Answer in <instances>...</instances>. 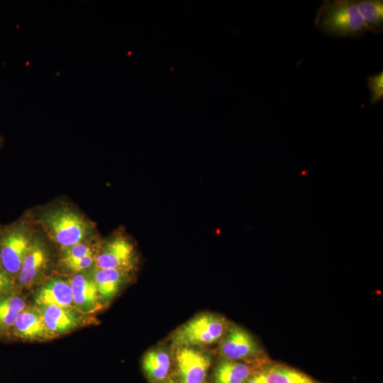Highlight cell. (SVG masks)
<instances>
[{
	"mask_svg": "<svg viewBox=\"0 0 383 383\" xmlns=\"http://www.w3.org/2000/svg\"><path fill=\"white\" fill-rule=\"evenodd\" d=\"M259 371L266 383H326L285 363L272 360Z\"/></svg>",
	"mask_w": 383,
	"mask_h": 383,
	"instance_id": "cell-17",
	"label": "cell"
},
{
	"mask_svg": "<svg viewBox=\"0 0 383 383\" xmlns=\"http://www.w3.org/2000/svg\"><path fill=\"white\" fill-rule=\"evenodd\" d=\"M91 269L68 277L74 306L85 315L92 314L103 307L98 296Z\"/></svg>",
	"mask_w": 383,
	"mask_h": 383,
	"instance_id": "cell-10",
	"label": "cell"
},
{
	"mask_svg": "<svg viewBox=\"0 0 383 383\" xmlns=\"http://www.w3.org/2000/svg\"><path fill=\"white\" fill-rule=\"evenodd\" d=\"M11 335L23 340H47L51 339L38 307L27 305L18 314Z\"/></svg>",
	"mask_w": 383,
	"mask_h": 383,
	"instance_id": "cell-13",
	"label": "cell"
},
{
	"mask_svg": "<svg viewBox=\"0 0 383 383\" xmlns=\"http://www.w3.org/2000/svg\"><path fill=\"white\" fill-rule=\"evenodd\" d=\"M98 296L103 306L109 304L123 286L128 282L132 273L111 269H91Z\"/></svg>",
	"mask_w": 383,
	"mask_h": 383,
	"instance_id": "cell-15",
	"label": "cell"
},
{
	"mask_svg": "<svg viewBox=\"0 0 383 383\" xmlns=\"http://www.w3.org/2000/svg\"><path fill=\"white\" fill-rule=\"evenodd\" d=\"M2 142H3V140H2V138H1V135H0V147H1V145H2Z\"/></svg>",
	"mask_w": 383,
	"mask_h": 383,
	"instance_id": "cell-24",
	"label": "cell"
},
{
	"mask_svg": "<svg viewBox=\"0 0 383 383\" xmlns=\"http://www.w3.org/2000/svg\"><path fill=\"white\" fill-rule=\"evenodd\" d=\"M218 354L219 358L244 362L257 368L272 360L251 333L231 322L218 343Z\"/></svg>",
	"mask_w": 383,
	"mask_h": 383,
	"instance_id": "cell-6",
	"label": "cell"
},
{
	"mask_svg": "<svg viewBox=\"0 0 383 383\" xmlns=\"http://www.w3.org/2000/svg\"><path fill=\"white\" fill-rule=\"evenodd\" d=\"M101 242L96 235L74 245L59 249L57 267L68 276L91 270L95 265Z\"/></svg>",
	"mask_w": 383,
	"mask_h": 383,
	"instance_id": "cell-9",
	"label": "cell"
},
{
	"mask_svg": "<svg viewBox=\"0 0 383 383\" xmlns=\"http://www.w3.org/2000/svg\"><path fill=\"white\" fill-rule=\"evenodd\" d=\"M230 323L221 315L202 313L174 331L170 339L174 348L187 346L203 348L218 344Z\"/></svg>",
	"mask_w": 383,
	"mask_h": 383,
	"instance_id": "cell-3",
	"label": "cell"
},
{
	"mask_svg": "<svg viewBox=\"0 0 383 383\" xmlns=\"http://www.w3.org/2000/svg\"><path fill=\"white\" fill-rule=\"evenodd\" d=\"M52 243L43 233L35 230L29 250L16 279V288L29 290L48 279L54 265Z\"/></svg>",
	"mask_w": 383,
	"mask_h": 383,
	"instance_id": "cell-5",
	"label": "cell"
},
{
	"mask_svg": "<svg viewBox=\"0 0 383 383\" xmlns=\"http://www.w3.org/2000/svg\"><path fill=\"white\" fill-rule=\"evenodd\" d=\"M0 228H1V226H0Z\"/></svg>",
	"mask_w": 383,
	"mask_h": 383,
	"instance_id": "cell-25",
	"label": "cell"
},
{
	"mask_svg": "<svg viewBox=\"0 0 383 383\" xmlns=\"http://www.w3.org/2000/svg\"><path fill=\"white\" fill-rule=\"evenodd\" d=\"M27 305L17 289L0 297V337L11 335L18 314Z\"/></svg>",
	"mask_w": 383,
	"mask_h": 383,
	"instance_id": "cell-18",
	"label": "cell"
},
{
	"mask_svg": "<svg viewBox=\"0 0 383 383\" xmlns=\"http://www.w3.org/2000/svg\"><path fill=\"white\" fill-rule=\"evenodd\" d=\"M16 289V279L6 272L0 264V297Z\"/></svg>",
	"mask_w": 383,
	"mask_h": 383,
	"instance_id": "cell-21",
	"label": "cell"
},
{
	"mask_svg": "<svg viewBox=\"0 0 383 383\" xmlns=\"http://www.w3.org/2000/svg\"><path fill=\"white\" fill-rule=\"evenodd\" d=\"M314 23L324 33L338 38H358L366 31L364 21L352 0L324 1Z\"/></svg>",
	"mask_w": 383,
	"mask_h": 383,
	"instance_id": "cell-2",
	"label": "cell"
},
{
	"mask_svg": "<svg viewBox=\"0 0 383 383\" xmlns=\"http://www.w3.org/2000/svg\"><path fill=\"white\" fill-rule=\"evenodd\" d=\"M43 318L51 338L69 333L84 323L85 315L77 308H67L56 306H40Z\"/></svg>",
	"mask_w": 383,
	"mask_h": 383,
	"instance_id": "cell-11",
	"label": "cell"
},
{
	"mask_svg": "<svg viewBox=\"0 0 383 383\" xmlns=\"http://www.w3.org/2000/svg\"><path fill=\"white\" fill-rule=\"evenodd\" d=\"M258 369L244 362L218 358L213 365L209 383H245Z\"/></svg>",
	"mask_w": 383,
	"mask_h": 383,
	"instance_id": "cell-16",
	"label": "cell"
},
{
	"mask_svg": "<svg viewBox=\"0 0 383 383\" xmlns=\"http://www.w3.org/2000/svg\"><path fill=\"white\" fill-rule=\"evenodd\" d=\"M35 220L42 232L58 249L96 235L94 223L75 208L65 204L42 208Z\"/></svg>",
	"mask_w": 383,
	"mask_h": 383,
	"instance_id": "cell-1",
	"label": "cell"
},
{
	"mask_svg": "<svg viewBox=\"0 0 383 383\" xmlns=\"http://www.w3.org/2000/svg\"><path fill=\"white\" fill-rule=\"evenodd\" d=\"M138 255L134 242L123 231H117L101 240L94 266L133 273L138 265Z\"/></svg>",
	"mask_w": 383,
	"mask_h": 383,
	"instance_id": "cell-7",
	"label": "cell"
},
{
	"mask_svg": "<svg viewBox=\"0 0 383 383\" xmlns=\"http://www.w3.org/2000/svg\"><path fill=\"white\" fill-rule=\"evenodd\" d=\"M355 3L364 21L366 30L375 34L383 30V1L355 0Z\"/></svg>",
	"mask_w": 383,
	"mask_h": 383,
	"instance_id": "cell-19",
	"label": "cell"
},
{
	"mask_svg": "<svg viewBox=\"0 0 383 383\" xmlns=\"http://www.w3.org/2000/svg\"><path fill=\"white\" fill-rule=\"evenodd\" d=\"M142 368L149 383H160L174 373L173 353L163 346L145 353Z\"/></svg>",
	"mask_w": 383,
	"mask_h": 383,
	"instance_id": "cell-14",
	"label": "cell"
},
{
	"mask_svg": "<svg viewBox=\"0 0 383 383\" xmlns=\"http://www.w3.org/2000/svg\"><path fill=\"white\" fill-rule=\"evenodd\" d=\"M160 383H179L174 373Z\"/></svg>",
	"mask_w": 383,
	"mask_h": 383,
	"instance_id": "cell-23",
	"label": "cell"
},
{
	"mask_svg": "<svg viewBox=\"0 0 383 383\" xmlns=\"http://www.w3.org/2000/svg\"><path fill=\"white\" fill-rule=\"evenodd\" d=\"M260 369L256 370L255 373L246 381L245 383H266L262 377Z\"/></svg>",
	"mask_w": 383,
	"mask_h": 383,
	"instance_id": "cell-22",
	"label": "cell"
},
{
	"mask_svg": "<svg viewBox=\"0 0 383 383\" xmlns=\"http://www.w3.org/2000/svg\"><path fill=\"white\" fill-rule=\"evenodd\" d=\"M173 357L179 383H209L213 365L211 353L200 348L180 346L174 348Z\"/></svg>",
	"mask_w": 383,
	"mask_h": 383,
	"instance_id": "cell-8",
	"label": "cell"
},
{
	"mask_svg": "<svg viewBox=\"0 0 383 383\" xmlns=\"http://www.w3.org/2000/svg\"><path fill=\"white\" fill-rule=\"evenodd\" d=\"M34 304L76 308L68 277L57 276L48 278L40 284L34 295Z\"/></svg>",
	"mask_w": 383,
	"mask_h": 383,
	"instance_id": "cell-12",
	"label": "cell"
},
{
	"mask_svg": "<svg viewBox=\"0 0 383 383\" xmlns=\"http://www.w3.org/2000/svg\"><path fill=\"white\" fill-rule=\"evenodd\" d=\"M367 86L370 91V103L377 104L383 98V72L370 76L367 78Z\"/></svg>",
	"mask_w": 383,
	"mask_h": 383,
	"instance_id": "cell-20",
	"label": "cell"
},
{
	"mask_svg": "<svg viewBox=\"0 0 383 383\" xmlns=\"http://www.w3.org/2000/svg\"><path fill=\"white\" fill-rule=\"evenodd\" d=\"M35 230L22 217L0 228V264L15 279L30 246Z\"/></svg>",
	"mask_w": 383,
	"mask_h": 383,
	"instance_id": "cell-4",
	"label": "cell"
}]
</instances>
